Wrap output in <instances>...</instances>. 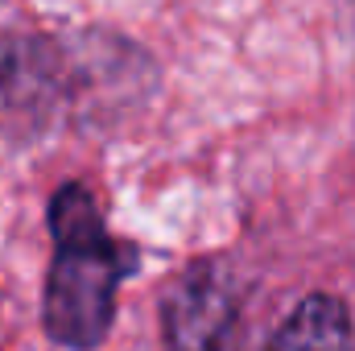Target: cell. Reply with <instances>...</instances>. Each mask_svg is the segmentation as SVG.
<instances>
[{"label": "cell", "mask_w": 355, "mask_h": 351, "mask_svg": "<svg viewBox=\"0 0 355 351\" xmlns=\"http://www.w3.org/2000/svg\"><path fill=\"white\" fill-rule=\"evenodd\" d=\"M268 351H355V323L331 293H310L281 323Z\"/></svg>", "instance_id": "cell-3"}, {"label": "cell", "mask_w": 355, "mask_h": 351, "mask_svg": "<svg viewBox=\"0 0 355 351\" xmlns=\"http://www.w3.org/2000/svg\"><path fill=\"white\" fill-rule=\"evenodd\" d=\"M232 293L211 264H194L166 302V335L174 351H219L232 331Z\"/></svg>", "instance_id": "cell-2"}, {"label": "cell", "mask_w": 355, "mask_h": 351, "mask_svg": "<svg viewBox=\"0 0 355 351\" xmlns=\"http://www.w3.org/2000/svg\"><path fill=\"white\" fill-rule=\"evenodd\" d=\"M50 232L54 264L42 293V327L62 348L91 351L112 327L116 289L137 268V252L103 228L91 190L79 182H67L54 194Z\"/></svg>", "instance_id": "cell-1"}]
</instances>
